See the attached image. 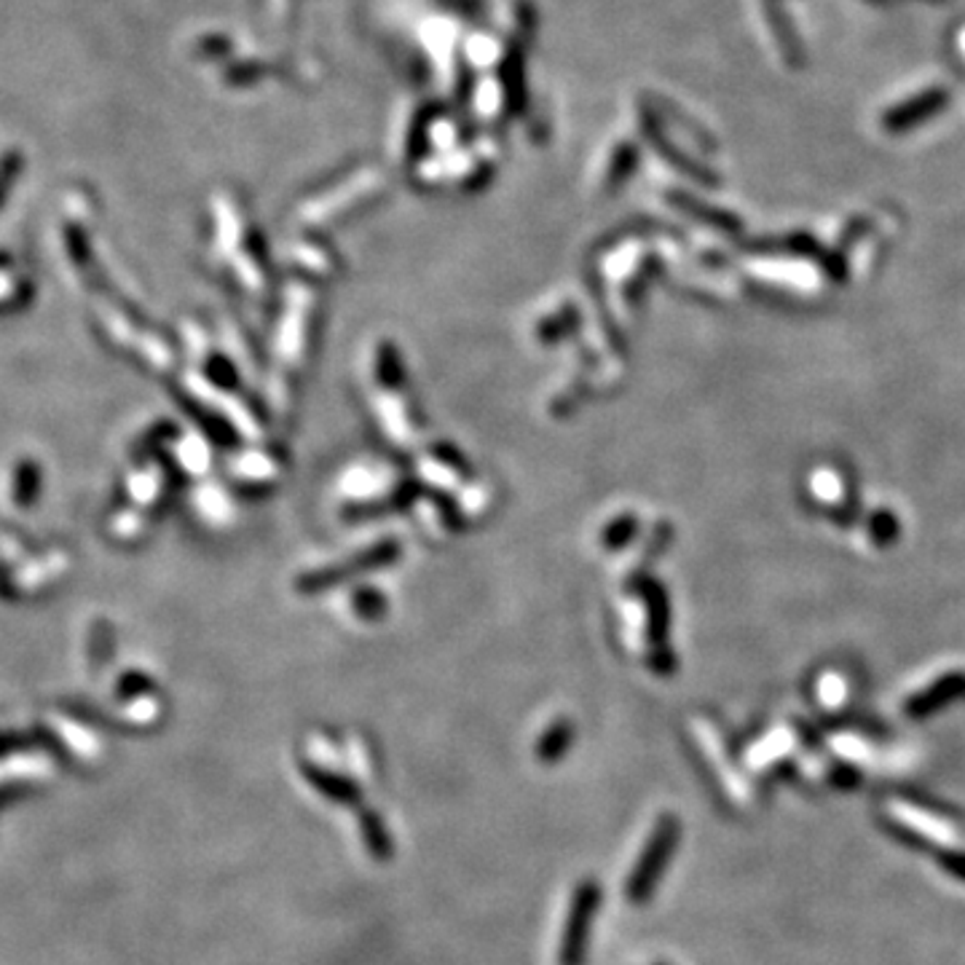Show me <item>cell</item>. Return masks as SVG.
Listing matches in <instances>:
<instances>
[{"mask_svg": "<svg viewBox=\"0 0 965 965\" xmlns=\"http://www.w3.org/2000/svg\"><path fill=\"white\" fill-rule=\"evenodd\" d=\"M963 684H965L963 679L941 681V684H936V690H933V692H926V695L915 697V701L910 703V710H912V714H915V716L930 714V710H933V708H939V703H941V701L947 703V701H952V697L963 695Z\"/></svg>", "mask_w": 965, "mask_h": 965, "instance_id": "8992f818", "label": "cell"}, {"mask_svg": "<svg viewBox=\"0 0 965 965\" xmlns=\"http://www.w3.org/2000/svg\"><path fill=\"white\" fill-rule=\"evenodd\" d=\"M676 842H679V820L673 816H663L657 820L655 831H652L639 864L633 866L631 880H628V899H631L633 904H644V901L652 895V891H655V886L660 882L663 869H666L670 855L676 851Z\"/></svg>", "mask_w": 965, "mask_h": 965, "instance_id": "6da1fadb", "label": "cell"}, {"mask_svg": "<svg viewBox=\"0 0 965 965\" xmlns=\"http://www.w3.org/2000/svg\"><path fill=\"white\" fill-rule=\"evenodd\" d=\"M891 816L899 820V824H904L906 829L926 837L930 842H941V845H952V842H955V829H952L947 820L936 818L933 813L920 811V807L910 805V802H893Z\"/></svg>", "mask_w": 965, "mask_h": 965, "instance_id": "3957f363", "label": "cell"}, {"mask_svg": "<svg viewBox=\"0 0 965 965\" xmlns=\"http://www.w3.org/2000/svg\"><path fill=\"white\" fill-rule=\"evenodd\" d=\"M569 738H571L569 727H566V725L553 727V730L547 732L545 738H542V743H540V759L545 762V765H553V762H558L560 756H564L566 745H569Z\"/></svg>", "mask_w": 965, "mask_h": 965, "instance_id": "52a82bcc", "label": "cell"}, {"mask_svg": "<svg viewBox=\"0 0 965 965\" xmlns=\"http://www.w3.org/2000/svg\"><path fill=\"white\" fill-rule=\"evenodd\" d=\"M601 906V891L593 880H585L574 891V901H571L569 920H566L564 939H560V952L558 963L560 965H582L585 963L587 952V939H591L593 917Z\"/></svg>", "mask_w": 965, "mask_h": 965, "instance_id": "7a4b0ae2", "label": "cell"}, {"mask_svg": "<svg viewBox=\"0 0 965 965\" xmlns=\"http://www.w3.org/2000/svg\"><path fill=\"white\" fill-rule=\"evenodd\" d=\"M362 840H366L368 851L373 853L375 861H386L392 855V840L386 826L381 824V818L375 813H366L362 816Z\"/></svg>", "mask_w": 965, "mask_h": 965, "instance_id": "5b68a950", "label": "cell"}, {"mask_svg": "<svg viewBox=\"0 0 965 965\" xmlns=\"http://www.w3.org/2000/svg\"><path fill=\"white\" fill-rule=\"evenodd\" d=\"M306 778H309V783L314 785L325 800L335 802V805L355 807L357 802H360V791H357V785L351 783V780L333 776V772L320 770V767H306Z\"/></svg>", "mask_w": 965, "mask_h": 965, "instance_id": "277c9868", "label": "cell"}, {"mask_svg": "<svg viewBox=\"0 0 965 965\" xmlns=\"http://www.w3.org/2000/svg\"><path fill=\"white\" fill-rule=\"evenodd\" d=\"M941 864L947 866V869L952 871V875H957V877H963L965 880V855H957V853H947L944 858H941Z\"/></svg>", "mask_w": 965, "mask_h": 965, "instance_id": "ba28073f", "label": "cell"}]
</instances>
